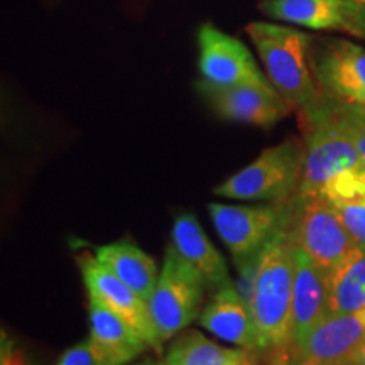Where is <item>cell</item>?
Returning a JSON list of instances; mask_svg holds the SVG:
<instances>
[{
    "instance_id": "2e32d148",
    "label": "cell",
    "mask_w": 365,
    "mask_h": 365,
    "mask_svg": "<svg viewBox=\"0 0 365 365\" xmlns=\"http://www.w3.org/2000/svg\"><path fill=\"white\" fill-rule=\"evenodd\" d=\"M171 244L203 276L210 291L234 284L223 255L213 247L200 222L191 213H182L175 220Z\"/></svg>"
},
{
    "instance_id": "6da1fadb",
    "label": "cell",
    "mask_w": 365,
    "mask_h": 365,
    "mask_svg": "<svg viewBox=\"0 0 365 365\" xmlns=\"http://www.w3.org/2000/svg\"><path fill=\"white\" fill-rule=\"evenodd\" d=\"M293 289L294 242L286 202L279 227L259 254L249 298L262 350L293 346Z\"/></svg>"
},
{
    "instance_id": "e0dca14e",
    "label": "cell",
    "mask_w": 365,
    "mask_h": 365,
    "mask_svg": "<svg viewBox=\"0 0 365 365\" xmlns=\"http://www.w3.org/2000/svg\"><path fill=\"white\" fill-rule=\"evenodd\" d=\"M90 340L100 346L115 365H125L148 349L143 336L98 299L90 298Z\"/></svg>"
},
{
    "instance_id": "cb8c5ba5",
    "label": "cell",
    "mask_w": 365,
    "mask_h": 365,
    "mask_svg": "<svg viewBox=\"0 0 365 365\" xmlns=\"http://www.w3.org/2000/svg\"><path fill=\"white\" fill-rule=\"evenodd\" d=\"M336 208L355 245L365 250V200L359 202L331 203Z\"/></svg>"
},
{
    "instance_id": "8992f818",
    "label": "cell",
    "mask_w": 365,
    "mask_h": 365,
    "mask_svg": "<svg viewBox=\"0 0 365 365\" xmlns=\"http://www.w3.org/2000/svg\"><path fill=\"white\" fill-rule=\"evenodd\" d=\"M289 230L296 247L328 276L357 247L336 208L323 196L296 193L289 200Z\"/></svg>"
},
{
    "instance_id": "ba28073f",
    "label": "cell",
    "mask_w": 365,
    "mask_h": 365,
    "mask_svg": "<svg viewBox=\"0 0 365 365\" xmlns=\"http://www.w3.org/2000/svg\"><path fill=\"white\" fill-rule=\"evenodd\" d=\"M309 63L323 93L365 107V46L345 39L313 38Z\"/></svg>"
},
{
    "instance_id": "ac0fdd59",
    "label": "cell",
    "mask_w": 365,
    "mask_h": 365,
    "mask_svg": "<svg viewBox=\"0 0 365 365\" xmlns=\"http://www.w3.org/2000/svg\"><path fill=\"white\" fill-rule=\"evenodd\" d=\"M95 257L149 303L159 279L158 264L149 254L130 239H122L100 245L95 250Z\"/></svg>"
},
{
    "instance_id": "7c38bea8",
    "label": "cell",
    "mask_w": 365,
    "mask_h": 365,
    "mask_svg": "<svg viewBox=\"0 0 365 365\" xmlns=\"http://www.w3.org/2000/svg\"><path fill=\"white\" fill-rule=\"evenodd\" d=\"M198 68L203 83L232 86L240 83H267V76L239 39L215 26L205 24L198 31Z\"/></svg>"
},
{
    "instance_id": "277c9868",
    "label": "cell",
    "mask_w": 365,
    "mask_h": 365,
    "mask_svg": "<svg viewBox=\"0 0 365 365\" xmlns=\"http://www.w3.org/2000/svg\"><path fill=\"white\" fill-rule=\"evenodd\" d=\"M303 164V140L286 139L264 149L244 170L215 186L213 193L232 200L286 203L298 193Z\"/></svg>"
},
{
    "instance_id": "d6986e66",
    "label": "cell",
    "mask_w": 365,
    "mask_h": 365,
    "mask_svg": "<svg viewBox=\"0 0 365 365\" xmlns=\"http://www.w3.org/2000/svg\"><path fill=\"white\" fill-rule=\"evenodd\" d=\"M173 365H254L252 352L227 349L198 330H182L170 345L166 359Z\"/></svg>"
},
{
    "instance_id": "4fadbf2b",
    "label": "cell",
    "mask_w": 365,
    "mask_h": 365,
    "mask_svg": "<svg viewBox=\"0 0 365 365\" xmlns=\"http://www.w3.org/2000/svg\"><path fill=\"white\" fill-rule=\"evenodd\" d=\"M198 322L217 339L252 354L262 352L254 313L235 284L212 291V298L203 307Z\"/></svg>"
},
{
    "instance_id": "7402d4cb",
    "label": "cell",
    "mask_w": 365,
    "mask_h": 365,
    "mask_svg": "<svg viewBox=\"0 0 365 365\" xmlns=\"http://www.w3.org/2000/svg\"><path fill=\"white\" fill-rule=\"evenodd\" d=\"M58 365H115V362L90 339L70 346L58 359Z\"/></svg>"
},
{
    "instance_id": "7a4b0ae2",
    "label": "cell",
    "mask_w": 365,
    "mask_h": 365,
    "mask_svg": "<svg viewBox=\"0 0 365 365\" xmlns=\"http://www.w3.org/2000/svg\"><path fill=\"white\" fill-rule=\"evenodd\" d=\"M303 129L304 164L298 195L319 196L341 173L362 166L357 145L336 112L335 100L322 97L299 112Z\"/></svg>"
},
{
    "instance_id": "52a82bcc",
    "label": "cell",
    "mask_w": 365,
    "mask_h": 365,
    "mask_svg": "<svg viewBox=\"0 0 365 365\" xmlns=\"http://www.w3.org/2000/svg\"><path fill=\"white\" fill-rule=\"evenodd\" d=\"M282 212L284 203H271L266 207L208 205L213 227L234 257L235 266H242L259 257L279 227Z\"/></svg>"
},
{
    "instance_id": "9a60e30c",
    "label": "cell",
    "mask_w": 365,
    "mask_h": 365,
    "mask_svg": "<svg viewBox=\"0 0 365 365\" xmlns=\"http://www.w3.org/2000/svg\"><path fill=\"white\" fill-rule=\"evenodd\" d=\"M267 17L318 31H344L355 36L359 12L354 0H262Z\"/></svg>"
},
{
    "instance_id": "ffe728a7",
    "label": "cell",
    "mask_w": 365,
    "mask_h": 365,
    "mask_svg": "<svg viewBox=\"0 0 365 365\" xmlns=\"http://www.w3.org/2000/svg\"><path fill=\"white\" fill-rule=\"evenodd\" d=\"M365 308V250L355 247L330 274V314Z\"/></svg>"
},
{
    "instance_id": "4316f807",
    "label": "cell",
    "mask_w": 365,
    "mask_h": 365,
    "mask_svg": "<svg viewBox=\"0 0 365 365\" xmlns=\"http://www.w3.org/2000/svg\"><path fill=\"white\" fill-rule=\"evenodd\" d=\"M357 365H365V341H364L362 349H360V352H359V357H357Z\"/></svg>"
},
{
    "instance_id": "44dd1931",
    "label": "cell",
    "mask_w": 365,
    "mask_h": 365,
    "mask_svg": "<svg viewBox=\"0 0 365 365\" xmlns=\"http://www.w3.org/2000/svg\"><path fill=\"white\" fill-rule=\"evenodd\" d=\"M319 196L330 203H345L365 200V164L333 178Z\"/></svg>"
},
{
    "instance_id": "30bf717a",
    "label": "cell",
    "mask_w": 365,
    "mask_h": 365,
    "mask_svg": "<svg viewBox=\"0 0 365 365\" xmlns=\"http://www.w3.org/2000/svg\"><path fill=\"white\" fill-rule=\"evenodd\" d=\"M365 341V308L328 314L303 340L293 345L301 365H357Z\"/></svg>"
},
{
    "instance_id": "f546056e",
    "label": "cell",
    "mask_w": 365,
    "mask_h": 365,
    "mask_svg": "<svg viewBox=\"0 0 365 365\" xmlns=\"http://www.w3.org/2000/svg\"><path fill=\"white\" fill-rule=\"evenodd\" d=\"M360 2H364V4H365V0H360Z\"/></svg>"
},
{
    "instance_id": "f1b7e54d",
    "label": "cell",
    "mask_w": 365,
    "mask_h": 365,
    "mask_svg": "<svg viewBox=\"0 0 365 365\" xmlns=\"http://www.w3.org/2000/svg\"><path fill=\"white\" fill-rule=\"evenodd\" d=\"M159 365H173V364L168 362V360H163V362H159Z\"/></svg>"
},
{
    "instance_id": "83f0119b",
    "label": "cell",
    "mask_w": 365,
    "mask_h": 365,
    "mask_svg": "<svg viewBox=\"0 0 365 365\" xmlns=\"http://www.w3.org/2000/svg\"><path fill=\"white\" fill-rule=\"evenodd\" d=\"M135 365H159V362H153V360H145V362L135 364Z\"/></svg>"
},
{
    "instance_id": "5b68a950",
    "label": "cell",
    "mask_w": 365,
    "mask_h": 365,
    "mask_svg": "<svg viewBox=\"0 0 365 365\" xmlns=\"http://www.w3.org/2000/svg\"><path fill=\"white\" fill-rule=\"evenodd\" d=\"M207 289L202 274L181 257L175 245H168L156 289L149 299L150 318L163 345L200 318Z\"/></svg>"
},
{
    "instance_id": "d4e9b609",
    "label": "cell",
    "mask_w": 365,
    "mask_h": 365,
    "mask_svg": "<svg viewBox=\"0 0 365 365\" xmlns=\"http://www.w3.org/2000/svg\"><path fill=\"white\" fill-rule=\"evenodd\" d=\"M0 365H29L6 331H2V344H0Z\"/></svg>"
},
{
    "instance_id": "8fae6325",
    "label": "cell",
    "mask_w": 365,
    "mask_h": 365,
    "mask_svg": "<svg viewBox=\"0 0 365 365\" xmlns=\"http://www.w3.org/2000/svg\"><path fill=\"white\" fill-rule=\"evenodd\" d=\"M196 88L207 100L212 110L227 120L257 127H272L291 112L271 81L232 86H212L198 81Z\"/></svg>"
},
{
    "instance_id": "5bb4252c",
    "label": "cell",
    "mask_w": 365,
    "mask_h": 365,
    "mask_svg": "<svg viewBox=\"0 0 365 365\" xmlns=\"http://www.w3.org/2000/svg\"><path fill=\"white\" fill-rule=\"evenodd\" d=\"M330 314V276L294 245L293 345Z\"/></svg>"
},
{
    "instance_id": "9c48e42d",
    "label": "cell",
    "mask_w": 365,
    "mask_h": 365,
    "mask_svg": "<svg viewBox=\"0 0 365 365\" xmlns=\"http://www.w3.org/2000/svg\"><path fill=\"white\" fill-rule=\"evenodd\" d=\"M78 261L81 276H83L86 293L90 298L98 299L112 312L120 314L134 330L145 340L150 349L158 354L163 352V344L158 339L156 328L150 318L149 303L140 298L132 287L107 269L95 255L80 254Z\"/></svg>"
},
{
    "instance_id": "3957f363",
    "label": "cell",
    "mask_w": 365,
    "mask_h": 365,
    "mask_svg": "<svg viewBox=\"0 0 365 365\" xmlns=\"http://www.w3.org/2000/svg\"><path fill=\"white\" fill-rule=\"evenodd\" d=\"M247 33L262 59L267 80L291 110L301 112L322 97L309 63L312 36L269 22H252Z\"/></svg>"
},
{
    "instance_id": "484cf974",
    "label": "cell",
    "mask_w": 365,
    "mask_h": 365,
    "mask_svg": "<svg viewBox=\"0 0 365 365\" xmlns=\"http://www.w3.org/2000/svg\"><path fill=\"white\" fill-rule=\"evenodd\" d=\"M269 365H301V364L293 352V346H291V349L276 350V357L272 359V362Z\"/></svg>"
},
{
    "instance_id": "603a6c76",
    "label": "cell",
    "mask_w": 365,
    "mask_h": 365,
    "mask_svg": "<svg viewBox=\"0 0 365 365\" xmlns=\"http://www.w3.org/2000/svg\"><path fill=\"white\" fill-rule=\"evenodd\" d=\"M335 107L341 122L346 127V130L352 135L354 143L359 149L360 158H362V163L365 164V107L340 102V100H335Z\"/></svg>"
}]
</instances>
